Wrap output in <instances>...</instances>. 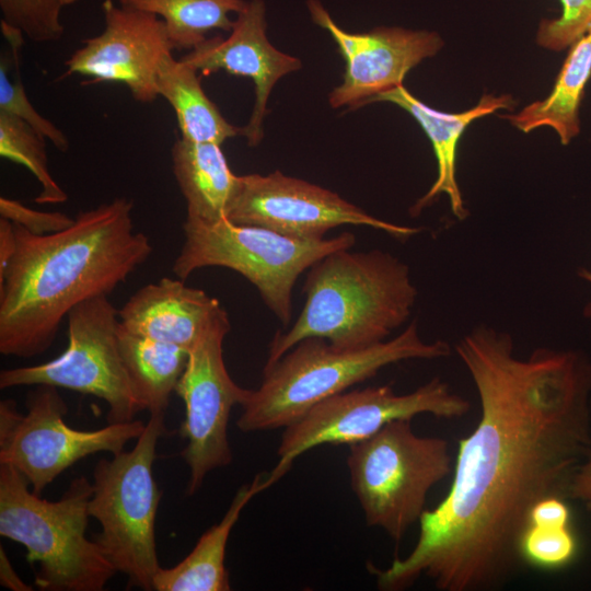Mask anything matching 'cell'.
Wrapping results in <instances>:
<instances>
[{"label":"cell","instance_id":"cell-10","mask_svg":"<svg viewBox=\"0 0 591 591\" xmlns=\"http://www.w3.org/2000/svg\"><path fill=\"white\" fill-rule=\"evenodd\" d=\"M68 347L45 363L0 372V387L48 384L96 396L108 406V424L134 420L143 410L118 346V310L108 296L76 305L68 314Z\"/></svg>","mask_w":591,"mask_h":591},{"label":"cell","instance_id":"cell-6","mask_svg":"<svg viewBox=\"0 0 591 591\" xmlns=\"http://www.w3.org/2000/svg\"><path fill=\"white\" fill-rule=\"evenodd\" d=\"M184 243L172 271L186 280L204 267H224L246 278L265 304L288 325L292 316V289L299 276L327 254L351 248L350 232L321 240H303L223 218L204 221L186 217Z\"/></svg>","mask_w":591,"mask_h":591},{"label":"cell","instance_id":"cell-25","mask_svg":"<svg viewBox=\"0 0 591 591\" xmlns=\"http://www.w3.org/2000/svg\"><path fill=\"white\" fill-rule=\"evenodd\" d=\"M0 155L25 166L40 184L42 190L34 201L62 204L67 193L50 174L46 153V138L24 120L0 113Z\"/></svg>","mask_w":591,"mask_h":591},{"label":"cell","instance_id":"cell-5","mask_svg":"<svg viewBox=\"0 0 591 591\" xmlns=\"http://www.w3.org/2000/svg\"><path fill=\"white\" fill-rule=\"evenodd\" d=\"M15 467L0 463V535L22 544L38 564L35 584L44 591H100L115 575L94 541L86 537V477L74 478L57 501L40 498Z\"/></svg>","mask_w":591,"mask_h":591},{"label":"cell","instance_id":"cell-26","mask_svg":"<svg viewBox=\"0 0 591 591\" xmlns=\"http://www.w3.org/2000/svg\"><path fill=\"white\" fill-rule=\"evenodd\" d=\"M1 32L11 47L15 76L13 79L10 78L9 57L5 54H1L0 113H5L24 120L49 140L59 151L67 152L69 149L68 137L49 119L42 116L26 95L19 71L24 35L9 27H2Z\"/></svg>","mask_w":591,"mask_h":591},{"label":"cell","instance_id":"cell-33","mask_svg":"<svg viewBox=\"0 0 591 591\" xmlns=\"http://www.w3.org/2000/svg\"><path fill=\"white\" fill-rule=\"evenodd\" d=\"M15 231L14 224L0 217V276L4 273L15 252Z\"/></svg>","mask_w":591,"mask_h":591},{"label":"cell","instance_id":"cell-27","mask_svg":"<svg viewBox=\"0 0 591 591\" xmlns=\"http://www.w3.org/2000/svg\"><path fill=\"white\" fill-rule=\"evenodd\" d=\"M63 5V0H0V25L36 43L57 42L65 33L60 20Z\"/></svg>","mask_w":591,"mask_h":591},{"label":"cell","instance_id":"cell-28","mask_svg":"<svg viewBox=\"0 0 591 591\" xmlns=\"http://www.w3.org/2000/svg\"><path fill=\"white\" fill-rule=\"evenodd\" d=\"M520 552L525 564L542 569H559L576 557L578 541L570 526L529 524L521 537Z\"/></svg>","mask_w":591,"mask_h":591},{"label":"cell","instance_id":"cell-34","mask_svg":"<svg viewBox=\"0 0 591 591\" xmlns=\"http://www.w3.org/2000/svg\"><path fill=\"white\" fill-rule=\"evenodd\" d=\"M0 580L1 584L14 591H30L32 587L20 579L14 571L3 547H0Z\"/></svg>","mask_w":591,"mask_h":591},{"label":"cell","instance_id":"cell-19","mask_svg":"<svg viewBox=\"0 0 591 591\" xmlns=\"http://www.w3.org/2000/svg\"><path fill=\"white\" fill-rule=\"evenodd\" d=\"M275 482L269 474H257L252 483L243 485L221 519L206 531L193 551L176 566L160 568L153 579L157 591H228L231 589L224 565L230 533L242 510L254 496Z\"/></svg>","mask_w":591,"mask_h":591},{"label":"cell","instance_id":"cell-2","mask_svg":"<svg viewBox=\"0 0 591 591\" xmlns=\"http://www.w3.org/2000/svg\"><path fill=\"white\" fill-rule=\"evenodd\" d=\"M132 201L117 197L81 211L67 229L36 235L14 224L15 252L0 276V352L32 358L54 343L79 303L108 296L152 246L135 232Z\"/></svg>","mask_w":591,"mask_h":591},{"label":"cell","instance_id":"cell-32","mask_svg":"<svg viewBox=\"0 0 591 591\" xmlns=\"http://www.w3.org/2000/svg\"><path fill=\"white\" fill-rule=\"evenodd\" d=\"M569 498L581 502L591 513V452L575 473L569 488Z\"/></svg>","mask_w":591,"mask_h":591},{"label":"cell","instance_id":"cell-12","mask_svg":"<svg viewBox=\"0 0 591 591\" xmlns=\"http://www.w3.org/2000/svg\"><path fill=\"white\" fill-rule=\"evenodd\" d=\"M229 331L230 321L221 305L188 351L175 389L185 405L179 433L187 441L181 455L190 472L188 495L199 489L210 471L231 463L230 413L235 405L242 406L250 393L239 386L227 370L223 340Z\"/></svg>","mask_w":591,"mask_h":591},{"label":"cell","instance_id":"cell-21","mask_svg":"<svg viewBox=\"0 0 591 591\" xmlns=\"http://www.w3.org/2000/svg\"><path fill=\"white\" fill-rule=\"evenodd\" d=\"M591 77V27L570 46L549 95L517 114L501 115L523 132L551 127L566 146L580 131L579 107Z\"/></svg>","mask_w":591,"mask_h":591},{"label":"cell","instance_id":"cell-20","mask_svg":"<svg viewBox=\"0 0 591 591\" xmlns=\"http://www.w3.org/2000/svg\"><path fill=\"white\" fill-rule=\"evenodd\" d=\"M171 160L186 201V217L209 222L227 218L239 176L231 171L221 144L178 138L172 146Z\"/></svg>","mask_w":591,"mask_h":591},{"label":"cell","instance_id":"cell-31","mask_svg":"<svg viewBox=\"0 0 591 591\" xmlns=\"http://www.w3.org/2000/svg\"><path fill=\"white\" fill-rule=\"evenodd\" d=\"M570 520L571 514L566 498L560 496L540 499L529 514V524L543 528H567L570 526Z\"/></svg>","mask_w":591,"mask_h":591},{"label":"cell","instance_id":"cell-11","mask_svg":"<svg viewBox=\"0 0 591 591\" xmlns=\"http://www.w3.org/2000/svg\"><path fill=\"white\" fill-rule=\"evenodd\" d=\"M26 408L23 415L14 401L0 402V463L22 473L36 495L79 460L97 452L123 451L146 427L134 419L96 430L71 428L63 420L66 402L57 387L48 384L30 392Z\"/></svg>","mask_w":591,"mask_h":591},{"label":"cell","instance_id":"cell-35","mask_svg":"<svg viewBox=\"0 0 591 591\" xmlns=\"http://www.w3.org/2000/svg\"><path fill=\"white\" fill-rule=\"evenodd\" d=\"M578 276L590 282L591 283V270L590 269H587V268H579V270L577 271ZM583 315L586 317H591V301L588 302L584 308H583Z\"/></svg>","mask_w":591,"mask_h":591},{"label":"cell","instance_id":"cell-9","mask_svg":"<svg viewBox=\"0 0 591 591\" xmlns=\"http://www.w3.org/2000/svg\"><path fill=\"white\" fill-rule=\"evenodd\" d=\"M470 407V401L453 392L439 376L406 394L395 393L389 384L346 390L320 402L285 427L277 451L278 462L269 475L278 482L296 459L318 445H351L370 438L391 421L412 420L421 414L460 418Z\"/></svg>","mask_w":591,"mask_h":591},{"label":"cell","instance_id":"cell-24","mask_svg":"<svg viewBox=\"0 0 591 591\" xmlns=\"http://www.w3.org/2000/svg\"><path fill=\"white\" fill-rule=\"evenodd\" d=\"M126 8L152 13L165 24L169 38L176 50H192L213 30L231 32L244 0H118Z\"/></svg>","mask_w":591,"mask_h":591},{"label":"cell","instance_id":"cell-16","mask_svg":"<svg viewBox=\"0 0 591 591\" xmlns=\"http://www.w3.org/2000/svg\"><path fill=\"white\" fill-rule=\"evenodd\" d=\"M263 0L246 1L236 14L230 35L216 36L181 57L185 63L202 74L223 70L232 76L250 78L255 85V103L248 123L241 135L251 147L263 138V120L267 101L277 81L302 67L301 61L274 47L266 35Z\"/></svg>","mask_w":591,"mask_h":591},{"label":"cell","instance_id":"cell-18","mask_svg":"<svg viewBox=\"0 0 591 591\" xmlns=\"http://www.w3.org/2000/svg\"><path fill=\"white\" fill-rule=\"evenodd\" d=\"M372 102L396 104L416 119L431 141L438 164V175L430 189L410 208V213L417 216L440 194H447L452 213L456 219L464 220L468 216V210L456 179L459 140L472 121L500 108L512 109L514 100L509 94H484L476 106L465 112L443 113L422 103L402 84L368 101V103Z\"/></svg>","mask_w":591,"mask_h":591},{"label":"cell","instance_id":"cell-17","mask_svg":"<svg viewBox=\"0 0 591 591\" xmlns=\"http://www.w3.org/2000/svg\"><path fill=\"white\" fill-rule=\"evenodd\" d=\"M220 306L185 280L164 277L136 291L118 310V318L132 334L189 351Z\"/></svg>","mask_w":591,"mask_h":591},{"label":"cell","instance_id":"cell-22","mask_svg":"<svg viewBox=\"0 0 591 591\" xmlns=\"http://www.w3.org/2000/svg\"><path fill=\"white\" fill-rule=\"evenodd\" d=\"M157 88L159 96L164 97L175 112L181 138L222 144L241 135V128L230 124L207 96L198 71L175 59L172 53L160 62Z\"/></svg>","mask_w":591,"mask_h":591},{"label":"cell","instance_id":"cell-14","mask_svg":"<svg viewBox=\"0 0 591 591\" xmlns=\"http://www.w3.org/2000/svg\"><path fill=\"white\" fill-rule=\"evenodd\" d=\"M104 31L82 40L65 62V76H83L92 82H114L128 88L140 103L159 96L157 73L172 50L165 24L155 14L102 2Z\"/></svg>","mask_w":591,"mask_h":591},{"label":"cell","instance_id":"cell-29","mask_svg":"<svg viewBox=\"0 0 591 591\" xmlns=\"http://www.w3.org/2000/svg\"><path fill=\"white\" fill-rule=\"evenodd\" d=\"M563 12L558 19L540 23L537 44L551 50L570 47L591 27V0H560Z\"/></svg>","mask_w":591,"mask_h":591},{"label":"cell","instance_id":"cell-13","mask_svg":"<svg viewBox=\"0 0 591 591\" xmlns=\"http://www.w3.org/2000/svg\"><path fill=\"white\" fill-rule=\"evenodd\" d=\"M227 219L303 240L324 239L327 231L345 224L370 227L399 240L422 230L373 217L329 189L280 171L239 176Z\"/></svg>","mask_w":591,"mask_h":591},{"label":"cell","instance_id":"cell-15","mask_svg":"<svg viewBox=\"0 0 591 591\" xmlns=\"http://www.w3.org/2000/svg\"><path fill=\"white\" fill-rule=\"evenodd\" d=\"M312 21L326 30L345 60L343 82L328 95L333 108L363 106L375 95L402 85L406 74L443 46L436 32L378 27L364 33L340 28L317 0H309Z\"/></svg>","mask_w":591,"mask_h":591},{"label":"cell","instance_id":"cell-1","mask_svg":"<svg viewBox=\"0 0 591 591\" xmlns=\"http://www.w3.org/2000/svg\"><path fill=\"white\" fill-rule=\"evenodd\" d=\"M454 350L476 389L480 414L459 441L445 497L419 520L410 553L370 566L383 591L428 578L440 591H489L524 564L520 543L532 507L569 498L591 452V359L540 347L526 358L510 334L480 324Z\"/></svg>","mask_w":591,"mask_h":591},{"label":"cell","instance_id":"cell-8","mask_svg":"<svg viewBox=\"0 0 591 591\" xmlns=\"http://www.w3.org/2000/svg\"><path fill=\"white\" fill-rule=\"evenodd\" d=\"M412 420L389 422L349 445L350 483L369 526L398 543L419 522L430 489L452 471L449 443L418 436Z\"/></svg>","mask_w":591,"mask_h":591},{"label":"cell","instance_id":"cell-30","mask_svg":"<svg viewBox=\"0 0 591 591\" xmlns=\"http://www.w3.org/2000/svg\"><path fill=\"white\" fill-rule=\"evenodd\" d=\"M0 217L19 224L36 235L62 231L70 227L74 218L59 211H40L28 208L15 199L0 197Z\"/></svg>","mask_w":591,"mask_h":591},{"label":"cell","instance_id":"cell-3","mask_svg":"<svg viewBox=\"0 0 591 591\" xmlns=\"http://www.w3.org/2000/svg\"><path fill=\"white\" fill-rule=\"evenodd\" d=\"M303 291L299 317L287 332L276 333L266 364L309 337L340 349L384 341L408 320L417 299L409 267L381 250L327 254L309 268Z\"/></svg>","mask_w":591,"mask_h":591},{"label":"cell","instance_id":"cell-23","mask_svg":"<svg viewBox=\"0 0 591 591\" xmlns=\"http://www.w3.org/2000/svg\"><path fill=\"white\" fill-rule=\"evenodd\" d=\"M119 351L142 407L165 413L170 396L185 369L188 351L178 346L132 334L119 324Z\"/></svg>","mask_w":591,"mask_h":591},{"label":"cell","instance_id":"cell-4","mask_svg":"<svg viewBox=\"0 0 591 591\" xmlns=\"http://www.w3.org/2000/svg\"><path fill=\"white\" fill-rule=\"evenodd\" d=\"M450 355L449 343L425 341L415 320L394 338L360 349H340L323 338L309 337L265 366L262 384L250 390L236 425L244 432L285 428L320 402L374 376L386 366Z\"/></svg>","mask_w":591,"mask_h":591},{"label":"cell","instance_id":"cell-7","mask_svg":"<svg viewBox=\"0 0 591 591\" xmlns=\"http://www.w3.org/2000/svg\"><path fill=\"white\" fill-rule=\"evenodd\" d=\"M164 413H152L130 451L101 459L93 471V494L88 510L101 525L94 536L116 571L128 577L129 587L153 590L161 566L155 546V517L161 491L153 477L159 438L164 433Z\"/></svg>","mask_w":591,"mask_h":591}]
</instances>
